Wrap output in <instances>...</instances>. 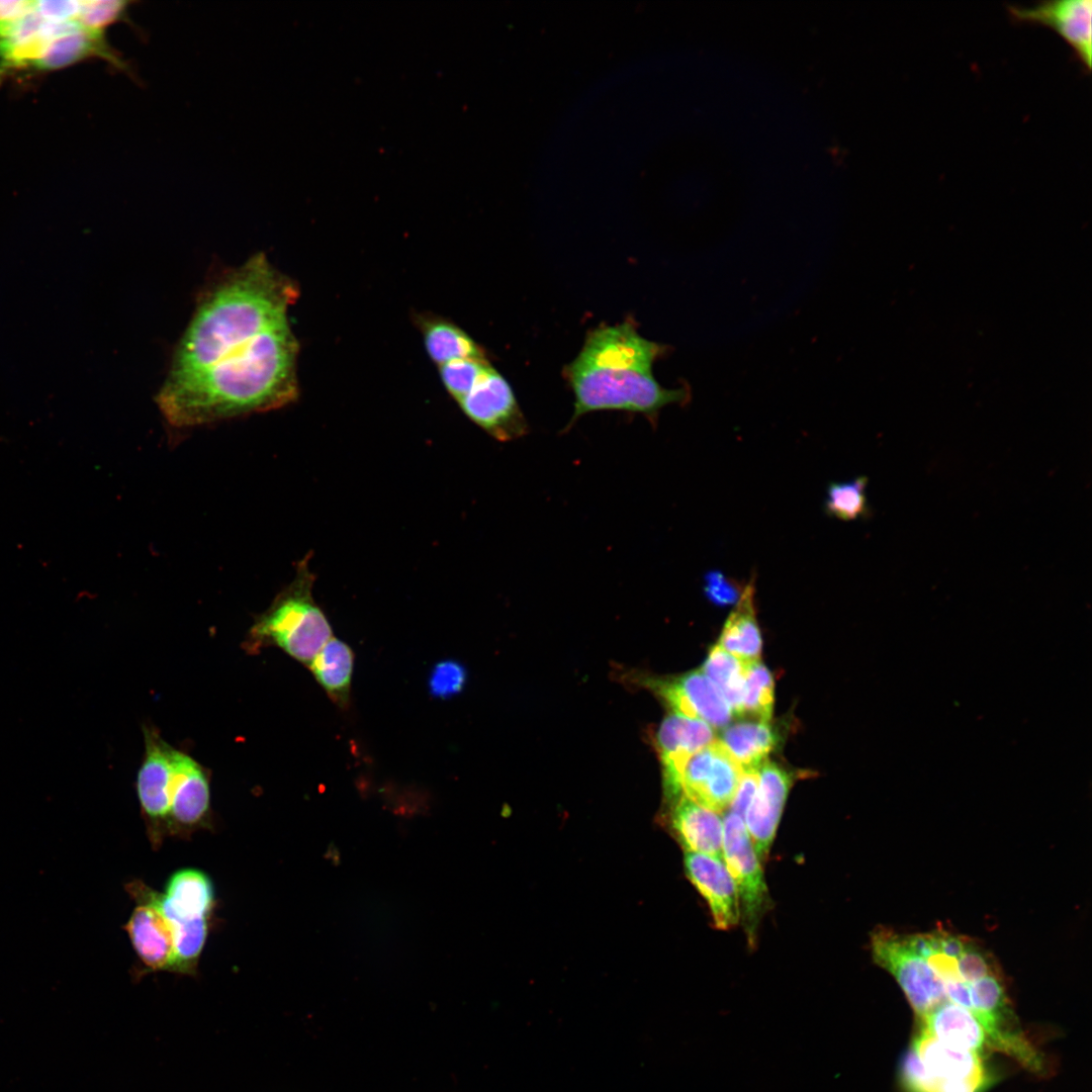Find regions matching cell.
Returning a JSON list of instances; mask_svg holds the SVG:
<instances>
[{
	"label": "cell",
	"mask_w": 1092,
	"mask_h": 1092,
	"mask_svg": "<svg viewBox=\"0 0 1092 1092\" xmlns=\"http://www.w3.org/2000/svg\"><path fill=\"white\" fill-rule=\"evenodd\" d=\"M297 284L257 253L200 292L155 401L191 428L283 407L299 395V344L288 321Z\"/></svg>",
	"instance_id": "6da1fadb"
},
{
	"label": "cell",
	"mask_w": 1092,
	"mask_h": 1092,
	"mask_svg": "<svg viewBox=\"0 0 1092 1092\" xmlns=\"http://www.w3.org/2000/svg\"><path fill=\"white\" fill-rule=\"evenodd\" d=\"M663 346L639 335L630 322L592 331L564 369L574 393V412L564 432L583 415L617 410L644 415L655 425L660 410L688 398L684 388L662 387L652 374Z\"/></svg>",
	"instance_id": "7a4b0ae2"
},
{
	"label": "cell",
	"mask_w": 1092,
	"mask_h": 1092,
	"mask_svg": "<svg viewBox=\"0 0 1092 1092\" xmlns=\"http://www.w3.org/2000/svg\"><path fill=\"white\" fill-rule=\"evenodd\" d=\"M308 562L307 556L298 562L292 580L255 617L243 643L248 653L274 646L308 665L333 637L330 623L312 597L314 574Z\"/></svg>",
	"instance_id": "3957f363"
},
{
	"label": "cell",
	"mask_w": 1092,
	"mask_h": 1092,
	"mask_svg": "<svg viewBox=\"0 0 1092 1092\" xmlns=\"http://www.w3.org/2000/svg\"><path fill=\"white\" fill-rule=\"evenodd\" d=\"M723 860L735 884L740 921L750 946L755 945L759 922L770 906L762 866L744 820L729 812L723 819Z\"/></svg>",
	"instance_id": "277c9868"
},
{
	"label": "cell",
	"mask_w": 1092,
	"mask_h": 1092,
	"mask_svg": "<svg viewBox=\"0 0 1092 1092\" xmlns=\"http://www.w3.org/2000/svg\"><path fill=\"white\" fill-rule=\"evenodd\" d=\"M874 962L888 971L903 990L918 1018L946 1001L944 983L907 935L880 928L871 935Z\"/></svg>",
	"instance_id": "5b68a950"
},
{
	"label": "cell",
	"mask_w": 1092,
	"mask_h": 1092,
	"mask_svg": "<svg viewBox=\"0 0 1092 1092\" xmlns=\"http://www.w3.org/2000/svg\"><path fill=\"white\" fill-rule=\"evenodd\" d=\"M743 769L720 739L694 753L678 779L680 795L716 813L729 809Z\"/></svg>",
	"instance_id": "8992f818"
},
{
	"label": "cell",
	"mask_w": 1092,
	"mask_h": 1092,
	"mask_svg": "<svg viewBox=\"0 0 1092 1092\" xmlns=\"http://www.w3.org/2000/svg\"><path fill=\"white\" fill-rule=\"evenodd\" d=\"M457 403L470 421L497 441H513L529 432L511 385L492 366Z\"/></svg>",
	"instance_id": "52a82bcc"
},
{
	"label": "cell",
	"mask_w": 1092,
	"mask_h": 1092,
	"mask_svg": "<svg viewBox=\"0 0 1092 1092\" xmlns=\"http://www.w3.org/2000/svg\"><path fill=\"white\" fill-rule=\"evenodd\" d=\"M674 713L700 719L711 727L723 728L733 713L718 688L703 671L696 670L671 678H644Z\"/></svg>",
	"instance_id": "ba28073f"
},
{
	"label": "cell",
	"mask_w": 1092,
	"mask_h": 1092,
	"mask_svg": "<svg viewBox=\"0 0 1092 1092\" xmlns=\"http://www.w3.org/2000/svg\"><path fill=\"white\" fill-rule=\"evenodd\" d=\"M143 734L145 750L135 782L140 806L155 828L168 826L173 746L153 725L145 724Z\"/></svg>",
	"instance_id": "9c48e42d"
},
{
	"label": "cell",
	"mask_w": 1092,
	"mask_h": 1092,
	"mask_svg": "<svg viewBox=\"0 0 1092 1092\" xmlns=\"http://www.w3.org/2000/svg\"><path fill=\"white\" fill-rule=\"evenodd\" d=\"M138 901L125 930L143 964L152 971L175 972V944L172 927L141 883L129 886Z\"/></svg>",
	"instance_id": "30bf717a"
},
{
	"label": "cell",
	"mask_w": 1092,
	"mask_h": 1092,
	"mask_svg": "<svg viewBox=\"0 0 1092 1092\" xmlns=\"http://www.w3.org/2000/svg\"><path fill=\"white\" fill-rule=\"evenodd\" d=\"M758 772V788L743 820L757 856L764 860L774 842L794 775L768 760L760 765Z\"/></svg>",
	"instance_id": "8fae6325"
},
{
	"label": "cell",
	"mask_w": 1092,
	"mask_h": 1092,
	"mask_svg": "<svg viewBox=\"0 0 1092 1092\" xmlns=\"http://www.w3.org/2000/svg\"><path fill=\"white\" fill-rule=\"evenodd\" d=\"M1007 9L1017 21L1039 23L1054 29L1069 43L1087 71L1091 70V0H1055L1031 7L1010 5Z\"/></svg>",
	"instance_id": "7c38bea8"
},
{
	"label": "cell",
	"mask_w": 1092,
	"mask_h": 1092,
	"mask_svg": "<svg viewBox=\"0 0 1092 1092\" xmlns=\"http://www.w3.org/2000/svg\"><path fill=\"white\" fill-rule=\"evenodd\" d=\"M210 815V771L173 746L171 804L168 826L192 829Z\"/></svg>",
	"instance_id": "4fadbf2b"
},
{
	"label": "cell",
	"mask_w": 1092,
	"mask_h": 1092,
	"mask_svg": "<svg viewBox=\"0 0 1092 1092\" xmlns=\"http://www.w3.org/2000/svg\"><path fill=\"white\" fill-rule=\"evenodd\" d=\"M713 740L712 727L700 719L677 713L663 719L656 732L655 745L662 762L665 795L669 799L680 794L678 779L686 761Z\"/></svg>",
	"instance_id": "5bb4252c"
},
{
	"label": "cell",
	"mask_w": 1092,
	"mask_h": 1092,
	"mask_svg": "<svg viewBox=\"0 0 1092 1092\" xmlns=\"http://www.w3.org/2000/svg\"><path fill=\"white\" fill-rule=\"evenodd\" d=\"M688 879L705 898L714 926L728 930L740 922L737 892L723 857L686 852Z\"/></svg>",
	"instance_id": "9a60e30c"
},
{
	"label": "cell",
	"mask_w": 1092,
	"mask_h": 1092,
	"mask_svg": "<svg viewBox=\"0 0 1092 1092\" xmlns=\"http://www.w3.org/2000/svg\"><path fill=\"white\" fill-rule=\"evenodd\" d=\"M671 828L687 852L722 856L723 819L684 795L672 801Z\"/></svg>",
	"instance_id": "2e32d148"
},
{
	"label": "cell",
	"mask_w": 1092,
	"mask_h": 1092,
	"mask_svg": "<svg viewBox=\"0 0 1092 1092\" xmlns=\"http://www.w3.org/2000/svg\"><path fill=\"white\" fill-rule=\"evenodd\" d=\"M921 1030L952 1046L981 1053L991 1049L990 1035L973 1011L943 1001L919 1018Z\"/></svg>",
	"instance_id": "e0dca14e"
},
{
	"label": "cell",
	"mask_w": 1092,
	"mask_h": 1092,
	"mask_svg": "<svg viewBox=\"0 0 1092 1092\" xmlns=\"http://www.w3.org/2000/svg\"><path fill=\"white\" fill-rule=\"evenodd\" d=\"M912 1046L929 1073L938 1079L993 1082L980 1053L952 1046L921 1029Z\"/></svg>",
	"instance_id": "ac0fdd59"
},
{
	"label": "cell",
	"mask_w": 1092,
	"mask_h": 1092,
	"mask_svg": "<svg viewBox=\"0 0 1092 1092\" xmlns=\"http://www.w3.org/2000/svg\"><path fill=\"white\" fill-rule=\"evenodd\" d=\"M148 894L162 912L188 919L209 918L214 903L210 879L193 869L176 872L168 881L165 894L151 889Z\"/></svg>",
	"instance_id": "d6986e66"
},
{
	"label": "cell",
	"mask_w": 1092,
	"mask_h": 1092,
	"mask_svg": "<svg viewBox=\"0 0 1092 1092\" xmlns=\"http://www.w3.org/2000/svg\"><path fill=\"white\" fill-rule=\"evenodd\" d=\"M89 57H101L115 67L126 70V65L106 44L103 34L81 25L50 39L33 67L40 70L60 69Z\"/></svg>",
	"instance_id": "ffe728a7"
},
{
	"label": "cell",
	"mask_w": 1092,
	"mask_h": 1092,
	"mask_svg": "<svg viewBox=\"0 0 1092 1092\" xmlns=\"http://www.w3.org/2000/svg\"><path fill=\"white\" fill-rule=\"evenodd\" d=\"M754 575L742 588L734 610L730 613L718 645L743 661L758 660L761 651V636L755 611Z\"/></svg>",
	"instance_id": "44dd1931"
},
{
	"label": "cell",
	"mask_w": 1092,
	"mask_h": 1092,
	"mask_svg": "<svg viewBox=\"0 0 1092 1092\" xmlns=\"http://www.w3.org/2000/svg\"><path fill=\"white\" fill-rule=\"evenodd\" d=\"M778 729L769 721H739L728 726L721 742L743 770L759 769L780 743Z\"/></svg>",
	"instance_id": "7402d4cb"
},
{
	"label": "cell",
	"mask_w": 1092,
	"mask_h": 1092,
	"mask_svg": "<svg viewBox=\"0 0 1092 1092\" xmlns=\"http://www.w3.org/2000/svg\"><path fill=\"white\" fill-rule=\"evenodd\" d=\"M331 700L345 708L349 704L354 652L344 641L332 637L307 665Z\"/></svg>",
	"instance_id": "603a6c76"
},
{
	"label": "cell",
	"mask_w": 1092,
	"mask_h": 1092,
	"mask_svg": "<svg viewBox=\"0 0 1092 1092\" xmlns=\"http://www.w3.org/2000/svg\"><path fill=\"white\" fill-rule=\"evenodd\" d=\"M418 324L430 358L438 364L464 359H486L483 349L455 324L438 316H420Z\"/></svg>",
	"instance_id": "cb8c5ba5"
},
{
	"label": "cell",
	"mask_w": 1092,
	"mask_h": 1092,
	"mask_svg": "<svg viewBox=\"0 0 1092 1092\" xmlns=\"http://www.w3.org/2000/svg\"><path fill=\"white\" fill-rule=\"evenodd\" d=\"M747 662L717 644L703 665V673L718 688L736 716L741 712Z\"/></svg>",
	"instance_id": "d4e9b609"
},
{
	"label": "cell",
	"mask_w": 1092,
	"mask_h": 1092,
	"mask_svg": "<svg viewBox=\"0 0 1092 1092\" xmlns=\"http://www.w3.org/2000/svg\"><path fill=\"white\" fill-rule=\"evenodd\" d=\"M162 913L169 921L173 931L175 972L193 974L207 937L209 918L188 919L170 913Z\"/></svg>",
	"instance_id": "484cf974"
},
{
	"label": "cell",
	"mask_w": 1092,
	"mask_h": 1092,
	"mask_svg": "<svg viewBox=\"0 0 1092 1092\" xmlns=\"http://www.w3.org/2000/svg\"><path fill=\"white\" fill-rule=\"evenodd\" d=\"M867 485V476H858L843 482H831L826 491L825 513L841 521H854L869 517L871 509L866 493Z\"/></svg>",
	"instance_id": "4316f807"
},
{
	"label": "cell",
	"mask_w": 1092,
	"mask_h": 1092,
	"mask_svg": "<svg viewBox=\"0 0 1092 1092\" xmlns=\"http://www.w3.org/2000/svg\"><path fill=\"white\" fill-rule=\"evenodd\" d=\"M774 687L771 673L759 660L747 662L740 716L750 715L757 720L769 721L775 702Z\"/></svg>",
	"instance_id": "83f0119b"
},
{
	"label": "cell",
	"mask_w": 1092,
	"mask_h": 1092,
	"mask_svg": "<svg viewBox=\"0 0 1092 1092\" xmlns=\"http://www.w3.org/2000/svg\"><path fill=\"white\" fill-rule=\"evenodd\" d=\"M491 367L486 359H456L439 366L441 380L458 401L465 396Z\"/></svg>",
	"instance_id": "f1b7e54d"
},
{
	"label": "cell",
	"mask_w": 1092,
	"mask_h": 1092,
	"mask_svg": "<svg viewBox=\"0 0 1092 1092\" xmlns=\"http://www.w3.org/2000/svg\"><path fill=\"white\" fill-rule=\"evenodd\" d=\"M467 681V670L458 660L448 658L432 667L428 688L432 697L447 700L461 694Z\"/></svg>",
	"instance_id": "f546056e"
},
{
	"label": "cell",
	"mask_w": 1092,
	"mask_h": 1092,
	"mask_svg": "<svg viewBox=\"0 0 1092 1092\" xmlns=\"http://www.w3.org/2000/svg\"><path fill=\"white\" fill-rule=\"evenodd\" d=\"M128 4L116 0L82 1L77 21L85 29L103 34L106 27L126 16Z\"/></svg>",
	"instance_id": "4dcf8cb0"
},
{
	"label": "cell",
	"mask_w": 1092,
	"mask_h": 1092,
	"mask_svg": "<svg viewBox=\"0 0 1092 1092\" xmlns=\"http://www.w3.org/2000/svg\"><path fill=\"white\" fill-rule=\"evenodd\" d=\"M899 1075L905 1092L937 1090L939 1079L929 1073L912 1045L901 1059Z\"/></svg>",
	"instance_id": "1f68e13d"
},
{
	"label": "cell",
	"mask_w": 1092,
	"mask_h": 1092,
	"mask_svg": "<svg viewBox=\"0 0 1092 1092\" xmlns=\"http://www.w3.org/2000/svg\"><path fill=\"white\" fill-rule=\"evenodd\" d=\"M705 594L715 605L725 607L736 604L742 589L721 571H711L705 576Z\"/></svg>",
	"instance_id": "d6a6232c"
},
{
	"label": "cell",
	"mask_w": 1092,
	"mask_h": 1092,
	"mask_svg": "<svg viewBox=\"0 0 1092 1092\" xmlns=\"http://www.w3.org/2000/svg\"><path fill=\"white\" fill-rule=\"evenodd\" d=\"M82 1H33V10L46 21L66 22L77 20Z\"/></svg>",
	"instance_id": "836d02e7"
},
{
	"label": "cell",
	"mask_w": 1092,
	"mask_h": 1092,
	"mask_svg": "<svg viewBox=\"0 0 1092 1092\" xmlns=\"http://www.w3.org/2000/svg\"><path fill=\"white\" fill-rule=\"evenodd\" d=\"M758 782V769L743 770L739 786L729 807V812L744 818L745 812L757 791Z\"/></svg>",
	"instance_id": "e575fe53"
},
{
	"label": "cell",
	"mask_w": 1092,
	"mask_h": 1092,
	"mask_svg": "<svg viewBox=\"0 0 1092 1092\" xmlns=\"http://www.w3.org/2000/svg\"><path fill=\"white\" fill-rule=\"evenodd\" d=\"M991 1083L958 1079V1080H942L939 1079L936 1092H983Z\"/></svg>",
	"instance_id": "d590c367"
},
{
	"label": "cell",
	"mask_w": 1092,
	"mask_h": 1092,
	"mask_svg": "<svg viewBox=\"0 0 1092 1092\" xmlns=\"http://www.w3.org/2000/svg\"><path fill=\"white\" fill-rule=\"evenodd\" d=\"M32 9V1L0 0V23L17 20Z\"/></svg>",
	"instance_id": "8d00e7d4"
},
{
	"label": "cell",
	"mask_w": 1092,
	"mask_h": 1092,
	"mask_svg": "<svg viewBox=\"0 0 1092 1092\" xmlns=\"http://www.w3.org/2000/svg\"><path fill=\"white\" fill-rule=\"evenodd\" d=\"M325 857L330 858L333 861L334 864H338L340 862L339 849H338V847L335 846V844L333 842L330 843V845L328 847V850H327V852L325 854Z\"/></svg>",
	"instance_id": "74e56055"
}]
</instances>
